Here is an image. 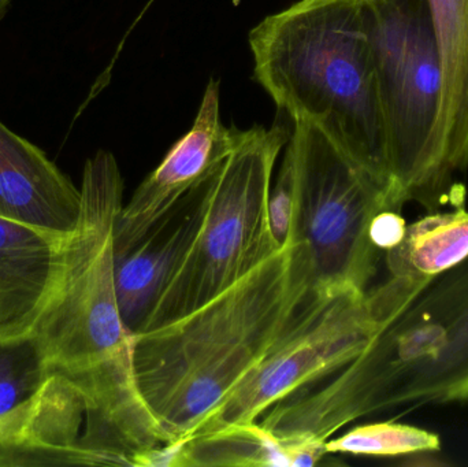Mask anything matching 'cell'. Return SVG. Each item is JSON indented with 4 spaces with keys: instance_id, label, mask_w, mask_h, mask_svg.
I'll use <instances>...</instances> for the list:
<instances>
[{
    "instance_id": "8",
    "label": "cell",
    "mask_w": 468,
    "mask_h": 467,
    "mask_svg": "<svg viewBox=\"0 0 468 467\" xmlns=\"http://www.w3.org/2000/svg\"><path fill=\"white\" fill-rule=\"evenodd\" d=\"M367 291L316 288L299 318L234 387L197 435L252 424L272 406L354 361L378 329Z\"/></svg>"
},
{
    "instance_id": "19",
    "label": "cell",
    "mask_w": 468,
    "mask_h": 467,
    "mask_svg": "<svg viewBox=\"0 0 468 467\" xmlns=\"http://www.w3.org/2000/svg\"><path fill=\"white\" fill-rule=\"evenodd\" d=\"M407 228L409 225L401 217V213L395 210H382L371 221L368 236L376 249L388 252L400 246L401 241L406 238Z\"/></svg>"
},
{
    "instance_id": "16",
    "label": "cell",
    "mask_w": 468,
    "mask_h": 467,
    "mask_svg": "<svg viewBox=\"0 0 468 467\" xmlns=\"http://www.w3.org/2000/svg\"><path fill=\"white\" fill-rule=\"evenodd\" d=\"M467 257L468 211L462 205L448 213L434 211L409 225L400 246L387 252V266L392 277L426 280Z\"/></svg>"
},
{
    "instance_id": "4",
    "label": "cell",
    "mask_w": 468,
    "mask_h": 467,
    "mask_svg": "<svg viewBox=\"0 0 468 467\" xmlns=\"http://www.w3.org/2000/svg\"><path fill=\"white\" fill-rule=\"evenodd\" d=\"M81 211L66 238L57 290L33 336L49 364L84 373L143 417H154L137 388L132 334L118 306L112 238L123 206L117 159L99 151L82 172Z\"/></svg>"
},
{
    "instance_id": "11",
    "label": "cell",
    "mask_w": 468,
    "mask_h": 467,
    "mask_svg": "<svg viewBox=\"0 0 468 467\" xmlns=\"http://www.w3.org/2000/svg\"><path fill=\"white\" fill-rule=\"evenodd\" d=\"M66 238L0 217V340L35 331L62 274Z\"/></svg>"
},
{
    "instance_id": "10",
    "label": "cell",
    "mask_w": 468,
    "mask_h": 467,
    "mask_svg": "<svg viewBox=\"0 0 468 467\" xmlns=\"http://www.w3.org/2000/svg\"><path fill=\"white\" fill-rule=\"evenodd\" d=\"M208 181L184 196L128 249L112 251L118 306L132 336L147 328L197 238L205 216Z\"/></svg>"
},
{
    "instance_id": "20",
    "label": "cell",
    "mask_w": 468,
    "mask_h": 467,
    "mask_svg": "<svg viewBox=\"0 0 468 467\" xmlns=\"http://www.w3.org/2000/svg\"><path fill=\"white\" fill-rule=\"evenodd\" d=\"M11 0H0V19L5 16V11H7L8 5H10Z\"/></svg>"
},
{
    "instance_id": "21",
    "label": "cell",
    "mask_w": 468,
    "mask_h": 467,
    "mask_svg": "<svg viewBox=\"0 0 468 467\" xmlns=\"http://www.w3.org/2000/svg\"><path fill=\"white\" fill-rule=\"evenodd\" d=\"M371 2H374V0H371Z\"/></svg>"
},
{
    "instance_id": "2",
    "label": "cell",
    "mask_w": 468,
    "mask_h": 467,
    "mask_svg": "<svg viewBox=\"0 0 468 467\" xmlns=\"http://www.w3.org/2000/svg\"><path fill=\"white\" fill-rule=\"evenodd\" d=\"M315 291L307 246L291 241L186 317L132 336L137 388L167 444L200 432Z\"/></svg>"
},
{
    "instance_id": "13",
    "label": "cell",
    "mask_w": 468,
    "mask_h": 467,
    "mask_svg": "<svg viewBox=\"0 0 468 467\" xmlns=\"http://www.w3.org/2000/svg\"><path fill=\"white\" fill-rule=\"evenodd\" d=\"M442 66L439 177L456 205L466 191L455 175L468 167V0H429Z\"/></svg>"
},
{
    "instance_id": "6",
    "label": "cell",
    "mask_w": 468,
    "mask_h": 467,
    "mask_svg": "<svg viewBox=\"0 0 468 467\" xmlns=\"http://www.w3.org/2000/svg\"><path fill=\"white\" fill-rule=\"evenodd\" d=\"M370 3L390 181L434 213L451 200L439 177L442 66L429 0Z\"/></svg>"
},
{
    "instance_id": "3",
    "label": "cell",
    "mask_w": 468,
    "mask_h": 467,
    "mask_svg": "<svg viewBox=\"0 0 468 467\" xmlns=\"http://www.w3.org/2000/svg\"><path fill=\"white\" fill-rule=\"evenodd\" d=\"M250 46L255 79L282 111L294 122L321 129L396 191L388 166L370 0H300L253 27Z\"/></svg>"
},
{
    "instance_id": "12",
    "label": "cell",
    "mask_w": 468,
    "mask_h": 467,
    "mask_svg": "<svg viewBox=\"0 0 468 467\" xmlns=\"http://www.w3.org/2000/svg\"><path fill=\"white\" fill-rule=\"evenodd\" d=\"M80 211L81 191L73 181L0 121V217L69 236Z\"/></svg>"
},
{
    "instance_id": "7",
    "label": "cell",
    "mask_w": 468,
    "mask_h": 467,
    "mask_svg": "<svg viewBox=\"0 0 468 467\" xmlns=\"http://www.w3.org/2000/svg\"><path fill=\"white\" fill-rule=\"evenodd\" d=\"M288 144L296 181L291 241L307 246L318 290L365 292L382 254L368 236L371 221L406 203L311 123L296 121Z\"/></svg>"
},
{
    "instance_id": "1",
    "label": "cell",
    "mask_w": 468,
    "mask_h": 467,
    "mask_svg": "<svg viewBox=\"0 0 468 467\" xmlns=\"http://www.w3.org/2000/svg\"><path fill=\"white\" fill-rule=\"evenodd\" d=\"M367 292L378 329L365 350L321 388L272 406L263 427L326 443L373 414L468 403V257L431 279L390 276Z\"/></svg>"
},
{
    "instance_id": "15",
    "label": "cell",
    "mask_w": 468,
    "mask_h": 467,
    "mask_svg": "<svg viewBox=\"0 0 468 467\" xmlns=\"http://www.w3.org/2000/svg\"><path fill=\"white\" fill-rule=\"evenodd\" d=\"M48 359L33 334L0 340V467H16Z\"/></svg>"
},
{
    "instance_id": "18",
    "label": "cell",
    "mask_w": 468,
    "mask_h": 467,
    "mask_svg": "<svg viewBox=\"0 0 468 467\" xmlns=\"http://www.w3.org/2000/svg\"><path fill=\"white\" fill-rule=\"evenodd\" d=\"M294 181L293 155L291 147L285 145L282 164L278 173L277 183L270 188L269 217L272 235L280 246H285L291 241L292 227L294 216Z\"/></svg>"
},
{
    "instance_id": "17",
    "label": "cell",
    "mask_w": 468,
    "mask_h": 467,
    "mask_svg": "<svg viewBox=\"0 0 468 467\" xmlns=\"http://www.w3.org/2000/svg\"><path fill=\"white\" fill-rule=\"evenodd\" d=\"M440 450L441 440L437 433L396 422L360 425L340 438L326 441L327 454L362 457L396 458Z\"/></svg>"
},
{
    "instance_id": "9",
    "label": "cell",
    "mask_w": 468,
    "mask_h": 467,
    "mask_svg": "<svg viewBox=\"0 0 468 467\" xmlns=\"http://www.w3.org/2000/svg\"><path fill=\"white\" fill-rule=\"evenodd\" d=\"M242 131L222 125L219 84L210 80L194 126L173 144L158 167L140 184L115 222L112 251H121L211 177L239 143Z\"/></svg>"
},
{
    "instance_id": "5",
    "label": "cell",
    "mask_w": 468,
    "mask_h": 467,
    "mask_svg": "<svg viewBox=\"0 0 468 467\" xmlns=\"http://www.w3.org/2000/svg\"><path fill=\"white\" fill-rule=\"evenodd\" d=\"M292 132L278 122L242 131L208 181L197 238L144 332L199 309L282 249L270 225L269 195L278 155Z\"/></svg>"
},
{
    "instance_id": "14",
    "label": "cell",
    "mask_w": 468,
    "mask_h": 467,
    "mask_svg": "<svg viewBox=\"0 0 468 467\" xmlns=\"http://www.w3.org/2000/svg\"><path fill=\"white\" fill-rule=\"evenodd\" d=\"M175 467L314 466L326 443L283 438L259 424L232 425L175 443Z\"/></svg>"
}]
</instances>
